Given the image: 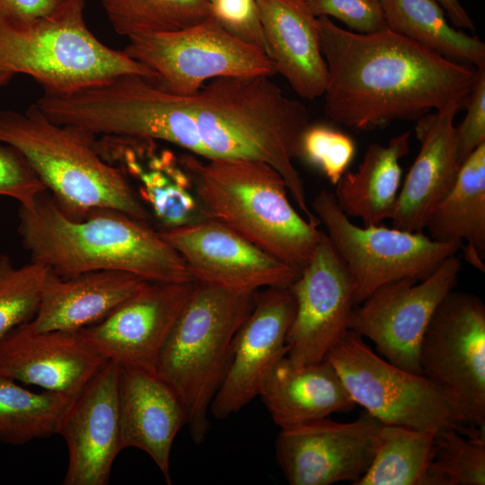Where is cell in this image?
<instances>
[{"instance_id": "cell-1", "label": "cell", "mask_w": 485, "mask_h": 485, "mask_svg": "<svg viewBox=\"0 0 485 485\" xmlns=\"http://www.w3.org/2000/svg\"><path fill=\"white\" fill-rule=\"evenodd\" d=\"M328 68L324 113L333 122L371 130L418 120L452 101L464 104L476 69L450 61L389 29L357 33L318 17Z\"/></svg>"}, {"instance_id": "cell-2", "label": "cell", "mask_w": 485, "mask_h": 485, "mask_svg": "<svg viewBox=\"0 0 485 485\" xmlns=\"http://www.w3.org/2000/svg\"><path fill=\"white\" fill-rule=\"evenodd\" d=\"M18 233L31 261L61 278L119 270L148 281H194L181 256L148 222L111 208L71 218L47 190L19 209Z\"/></svg>"}, {"instance_id": "cell-3", "label": "cell", "mask_w": 485, "mask_h": 485, "mask_svg": "<svg viewBox=\"0 0 485 485\" xmlns=\"http://www.w3.org/2000/svg\"><path fill=\"white\" fill-rule=\"evenodd\" d=\"M204 218L223 224L300 273L323 232L292 206L282 176L269 164L249 159L185 156Z\"/></svg>"}, {"instance_id": "cell-4", "label": "cell", "mask_w": 485, "mask_h": 485, "mask_svg": "<svg viewBox=\"0 0 485 485\" xmlns=\"http://www.w3.org/2000/svg\"><path fill=\"white\" fill-rule=\"evenodd\" d=\"M94 142L93 134L50 120L37 103L24 113L0 110V143L22 153L69 217L111 208L149 223L151 215L127 177L100 155Z\"/></svg>"}, {"instance_id": "cell-5", "label": "cell", "mask_w": 485, "mask_h": 485, "mask_svg": "<svg viewBox=\"0 0 485 485\" xmlns=\"http://www.w3.org/2000/svg\"><path fill=\"white\" fill-rule=\"evenodd\" d=\"M255 294L195 282L161 350L156 374L180 399L197 445L210 430V406L228 373L234 335L251 312Z\"/></svg>"}, {"instance_id": "cell-6", "label": "cell", "mask_w": 485, "mask_h": 485, "mask_svg": "<svg viewBox=\"0 0 485 485\" xmlns=\"http://www.w3.org/2000/svg\"><path fill=\"white\" fill-rule=\"evenodd\" d=\"M84 0L27 22L0 19V72L24 74L51 95H68L124 75L155 80L147 66L101 43L84 19Z\"/></svg>"}, {"instance_id": "cell-7", "label": "cell", "mask_w": 485, "mask_h": 485, "mask_svg": "<svg viewBox=\"0 0 485 485\" xmlns=\"http://www.w3.org/2000/svg\"><path fill=\"white\" fill-rule=\"evenodd\" d=\"M268 75L227 76L185 94L203 159L267 161L284 137L288 105Z\"/></svg>"}, {"instance_id": "cell-8", "label": "cell", "mask_w": 485, "mask_h": 485, "mask_svg": "<svg viewBox=\"0 0 485 485\" xmlns=\"http://www.w3.org/2000/svg\"><path fill=\"white\" fill-rule=\"evenodd\" d=\"M356 404L384 424L417 429L453 428L476 437L463 408L423 375L401 369L375 354L348 330L325 357Z\"/></svg>"}, {"instance_id": "cell-9", "label": "cell", "mask_w": 485, "mask_h": 485, "mask_svg": "<svg viewBox=\"0 0 485 485\" xmlns=\"http://www.w3.org/2000/svg\"><path fill=\"white\" fill-rule=\"evenodd\" d=\"M312 209L350 274L355 305L390 282L428 278L463 245L459 241H436L422 232L382 225L358 226L340 209L333 193L327 190L316 195Z\"/></svg>"}, {"instance_id": "cell-10", "label": "cell", "mask_w": 485, "mask_h": 485, "mask_svg": "<svg viewBox=\"0 0 485 485\" xmlns=\"http://www.w3.org/2000/svg\"><path fill=\"white\" fill-rule=\"evenodd\" d=\"M123 51L155 73L159 88L175 94H191L219 77L277 74L264 51L212 16L177 31L130 37Z\"/></svg>"}, {"instance_id": "cell-11", "label": "cell", "mask_w": 485, "mask_h": 485, "mask_svg": "<svg viewBox=\"0 0 485 485\" xmlns=\"http://www.w3.org/2000/svg\"><path fill=\"white\" fill-rule=\"evenodd\" d=\"M421 373L457 402L470 424L485 430V305L476 295L450 291L422 336Z\"/></svg>"}, {"instance_id": "cell-12", "label": "cell", "mask_w": 485, "mask_h": 485, "mask_svg": "<svg viewBox=\"0 0 485 485\" xmlns=\"http://www.w3.org/2000/svg\"><path fill=\"white\" fill-rule=\"evenodd\" d=\"M461 269L460 259L454 255L422 281L402 278L380 287L354 307L349 330L373 341L391 364L422 375V336L439 303L454 289Z\"/></svg>"}, {"instance_id": "cell-13", "label": "cell", "mask_w": 485, "mask_h": 485, "mask_svg": "<svg viewBox=\"0 0 485 485\" xmlns=\"http://www.w3.org/2000/svg\"><path fill=\"white\" fill-rule=\"evenodd\" d=\"M163 238L181 256L198 283L238 294L290 287L300 272L232 229L208 218L165 227Z\"/></svg>"}, {"instance_id": "cell-14", "label": "cell", "mask_w": 485, "mask_h": 485, "mask_svg": "<svg viewBox=\"0 0 485 485\" xmlns=\"http://www.w3.org/2000/svg\"><path fill=\"white\" fill-rule=\"evenodd\" d=\"M383 425L363 410L350 422L328 417L280 429L277 463L290 485L354 484L372 463Z\"/></svg>"}, {"instance_id": "cell-15", "label": "cell", "mask_w": 485, "mask_h": 485, "mask_svg": "<svg viewBox=\"0 0 485 485\" xmlns=\"http://www.w3.org/2000/svg\"><path fill=\"white\" fill-rule=\"evenodd\" d=\"M194 287L195 281L146 280L104 318L78 331L104 359L156 374L163 346Z\"/></svg>"}, {"instance_id": "cell-16", "label": "cell", "mask_w": 485, "mask_h": 485, "mask_svg": "<svg viewBox=\"0 0 485 485\" xmlns=\"http://www.w3.org/2000/svg\"><path fill=\"white\" fill-rule=\"evenodd\" d=\"M296 302L287 357L295 364L322 361L349 330L354 285L326 233L296 280L289 287Z\"/></svg>"}, {"instance_id": "cell-17", "label": "cell", "mask_w": 485, "mask_h": 485, "mask_svg": "<svg viewBox=\"0 0 485 485\" xmlns=\"http://www.w3.org/2000/svg\"><path fill=\"white\" fill-rule=\"evenodd\" d=\"M295 309L289 287L256 292L252 310L234 335L228 373L210 406L215 419H226L259 396L270 372L287 356Z\"/></svg>"}, {"instance_id": "cell-18", "label": "cell", "mask_w": 485, "mask_h": 485, "mask_svg": "<svg viewBox=\"0 0 485 485\" xmlns=\"http://www.w3.org/2000/svg\"><path fill=\"white\" fill-rule=\"evenodd\" d=\"M119 366L106 360L74 397L59 425L68 449L63 485H106L123 450L119 418Z\"/></svg>"}, {"instance_id": "cell-19", "label": "cell", "mask_w": 485, "mask_h": 485, "mask_svg": "<svg viewBox=\"0 0 485 485\" xmlns=\"http://www.w3.org/2000/svg\"><path fill=\"white\" fill-rule=\"evenodd\" d=\"M106 361L79 331L22 324L0 339V375L75 397Z\"/></svg>"}, {"instance_id": "cell-20", "label": "cell", "mask_w": 485, "mask_h": 485, "mask_svg": "<svg viewBox=\"0 0 485 485\" xmlns=\"http://www.w3.org/2000/svg\"><path fill=\"white\" fill-rule=\"evenodd\" d=\"M463 107V101H452L416 120L420 149L399 191L390 219L392 227L421 233L430 213L453 188L461 167L454 120Z\"/></svg>"}, {"instance_id": "cell-21", "label": "cell", "mask_w": 485, "mask_h": 485, "mask_svg": "<svg viewBox=\"0 0 485 485\" xmlns=\"http://www.w3.org/2000/svg\"><path fill=\"white\" fill-rule=\"evenodd\" d=\"M118 396L122 449L144 451L171 485L172 447L186 426L180 399L157 374L129 366H119Z\"/></svg>"}, {"instance_id": "cell-22", "label": "cell", "mask_w": 485, "mask_h": 485, "mask_svg": "<svg viewBox=\"0 0 485 485\" xmlns=\"http://www.w3.org/2000/svg\"><path fill=\"white\" fill-rule=\"evenodd\" d=\"M267 54L302 98L323 95L328 68L322 53L318 17L303 0H257Z\"/></svg>"}, {"instance_id": "cell-23", "label": "cell", "mask_w": 485, "mask_h": 485, "mask_svg": "<svg viewBox=\"0 0 485 485\" xmlns=\"http://www.w3.org/2000/svg\"><path fill=\"white\" fill-rule=\"evenodd\" d=\"M259 396L280 429L350 411L357 405L325 358L298 365L284 357L267 377Z\"/></svg>"}, {"instance_id": "cell-24", "label": "cell", "mask_w": 485, "mask_h": 485, "mask_svg": "<svg viewBox=\"0 0 485 485\" xmlns=\"http://www.w3.org/2000/svg\"><path fill=\"white\" fill-rule=\"evenodd\" d=\"M146 279L125 271L95 270L61 278L48 268L35 331H78L104 318Z\"/></svg>"}, {"instance_id": "cell-25", "label": "cell", "mask_w": 485, "mask_h": 485, "mask_svg": "<svg viewBox=\"0 0 485 485\" xmlns=\"http://www.w3.org/2000/svg\"><path fill=\"white\" fill-rule=\"evenodd\" d=\"M410 132L393 137L388 145L371 144L355 172H346L333 193L340 209L364 225H379L391 219L399 195V161L410 151Z\"/></svg>"}, {"instance_id": "cell-26", "label": "cell", "mask_w": 485, "mask_h": 485, "mask_svg": "<svg viewBox=\"0 0 485 485\" xmlns=\"http://www.w3.org/2000/svg\"><path fill=\"white\" fill-rule=\"evenodd\" d=\"M425 228L431 239L466 245V261L485 271V143L461 164L451 190L430 213Z\"/></svg>"}, {"instance_id": "cell-27", "label": "cell", "mask_w": 485, "mask_h": 485, "mask_svg": "<svg viewBox=\"0 0 485 485\" xmlns=\"http://www.w3.org/2000/svg\"><path fill=\"white\" fill-rule=\"evenodd\" d=\"M387 29L441 57L477 69L485 66V45L454 29L436 0H380Z\"/></svg>"}, {"instance_id": "cell-28", "label": "cell", "mask_w": 485, "mask_h": 485, "mask_svg": "<svg viewBox=\"0 0 485 485\" xmlns=\"http://www.w3.org/2000/svg\"><path fill=\"white\" fill-rule=\"evenodd\" d=\"M73 399L46 390L34 392L0 375V441L22 445L57 434Z\"/></svg>"}, {"instance_id": "cell-29", "label": "cell", "mask_w": 485, "mask_h": 485, "mask_svg": "<svg viewBox=\"0 0 485 485\" xmlns=\"http://www.w3.org/2000/svg\"><path fill=\"white\" fill-rule=\"evenodd\" d=\"M437 430L384 424L372 463L353 485H421Z\"/></svg>"}, {"instance_id": "cell-30", "label": "cell", "mask_w": 485, "mask_h": 485, "mask_svg": "<svg viewBox=\"0 0 485 485\" xmlns=\"http://www.w3.org/2000/svg\"><path fill=\"white\" fill-rule=\"evenodd\" d=\"M119 35L128 38L173 31L210 16L207 0H101Z\"/></svg>"}, {"instance_id": "cell-31", "label": "cell", "mask_w": 485, "mask_h": 485, "mask_svg": "<svg viewBox=\"0 0 485 485\" xmlns=\"http://www.w3.org/2000/svg\"><path fill=\"white\" fill-rule=\"evenodd\" d=\"M484 484L485 436H467L453 428L438 429L421 485Z\"/></svg>"}, {"instance_id": "cell-32", "label": "cell", "mask_w": 485, "mask_h": 485, "mask_svg": "<svg viewBox=\"0 0 485 485\" xmlns=\"http://www.w3.org/2000/svg\"><path fill=\"white\" fill-rule=\"evenodd\" d=\"M48 267L31 261L16 267L0 254V339L37 314Z\"/></svg>"}, {"instance_id": "cell-33", "label": "cell", "mask_w": 485, "mask_h": 485, "mask_svg": "<svg viewBox=\"0 0 485 485\" xmlns=\"http://www.w3.org/2000/svg\"><path fill=\"white\" fill-rule=\"evenodd\" d=\"M354 141L326 125H310L303 135L300 157L319 168L336 185L355 155Z\"/></svg>"}, {"instance_id": "cell-34", "label": "cell", "mask_w": 485, "mask_h": 485, "mask_svg": "<svg viewBox=\"0 0 485 485\" xmlns=\"http://www.w3.org/2000/svg\"><path fill=\"white\" fill-rule=\"evenodd\" d=\"M47 189L26 158L13 146L0 143V196L33 210L39 196Z\"/></svg>"}, {"instance_id": "cell-35", "label": "cell", "mask_w": 485, "mask_h": 485, "mask_svg": "<svg viewBox=\"0 0 485 485\" xmlns=\"http://www.w3.org/2000/svg\"><path fill=\"white\" fill-rule=\"evenodd\" d=\"M316 17H334L357 33L387 29L380 0H303Z\"/></svg>"}, {"instance_id": "cell-36", "label": "cell", "mask_w": 485, "mask_h": 485, "mask_svg": "<svg viewBox=\"0 0 485 485\" xmlns=\"http://www.w3.org/2000/svg\"><path fill=\"white\" fill-rule=\"evenodd\" d=\"M207 1L210 7V16L224 29L267 54L257 0Z\"/></svg>"}, {"instance_id": "cell-37", "label": "cell", "mask_w": 485, "mask_h": 485, "mask_svg": "<svg viewBox=\"0 0 485 485\" xmlns=\"http://www.w3.org/2000/svg\"><path fill=\"white\" fill-rule=\"evenodd\" d=\"M467 112L455 127L458 161H463L485 143V66L476 69V78L465 103Z\"/></svg>"}, {"instance_id": "cell-38", "label": "cell", "mask_w": 485, "mask_h": 485, "mask_svg": "<svg viewBox=\"0 0 485 485\" xmlns=\"http://www.w3.org/2000/svg\"><path fill=\"white\" fill-rule=\"evenodd\" d=\"M71 0H0V19L27 22L50 16Z\"/></svg>"}, {"instance_id": "cell-39", "label": "cell", "mask_w": 485, "mask_h": 485, "mask_svg": "<svg viewBox=\"0 0 485 485\" xmlns=\"http://www.w3.org/2000/svg\"><path fill=\"white\" fill-rule=\"evenodd\" d=\"M449 17L453 25L457 28L475 30L474 23L467 11L462 6L459 0H436Z\"/></svg>"}, {"instance_id": "cell-40", "label": "cell", "mask_w": 485, "mask_h": 485, "mask_svg": "<svg viewBox=\"0 0 485 485\" xmlns=\"http://www.w3.org/2000/svg\"><path fill=\"white\" fill-rule=\"evenodd\" d=\"M14 75L7 72H0V87L6 84Z\"/></svg>"}]
</instances>
